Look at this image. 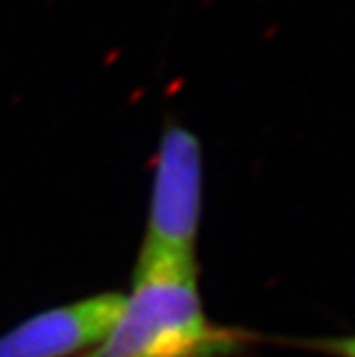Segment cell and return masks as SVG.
Masks as SVG:
<instances>
[{"label": "cell", "instance_id": "obj_3", "mask_svg": "<svg viewBox=\"0 0 355 357\" xmlns=\"http://www.w3.org/2000/svg\"><path fill=\"white\" fill-rule=\"evenodd\" d=\"M118 291L52 306L0 334V357H77L99 344L122 308Z\"/></svg>", "mask_w": 355, "mask_h": 357}, {"label": "cell", "instance_id": "obj_1", "mask_svg": "<svg viewBox=\"0 0 355 357\" xmlns=\"http://www.w3.org/2000/svg\"><path fill=\"white\" fill-rule=\"evenodd\" d=\"M252 340L206 314L195 252L142 246L131 294L82 357H238Z\"/></svg>", "mask_w": 355, "mask_h": 357}, {"label": "cell", "instance_id": "obj_4", "mask_svg": "<svg viewBox=\"0 0 355 357\" xmlns=\"http://www.w3.org/2000/svg\"><path fill=\"white\" fill-rule=\"evenodd\" d=\"M319 351L330 357H355V334L353 336H336V338H310L298 342V347Z\"/></svg>", "mask_w": 355, "mask_h": 357}, {"label": "cell", "instance_id": "obj_2", "mask_svg": "<svg viewBox=\"0 0 355 357\" xmlns=\"http://www.w3.org/2000/svg\"><path fill=\"white\" fill-rule=\"evenodd\" d=\"M204 208V152L197 135L169 120L154 158L144 244L195 252Z\"/></svg>", "mask_w": 355, "mask_h": 357}]
</instances>
